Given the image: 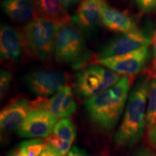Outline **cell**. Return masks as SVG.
I'll list each match as a JSON object with an SVG mask.
<instances>
[{
    "label": "cell",
    "instance_id": "obj_1",
    "mask_svg": "<svg viewBox=\"0 0 156 156\" xmlns=\"http://www.w3.org/2000/svg\"><path fill=\"white\" fill-rule=\"evenodd\" d=\"M151 78L146 71L129 95L125 112L114 136V142L118 147H133L144 135L147 126V102Z\"/></svg>",
    "mask_w": 156,
    "mask_h": 156
},
{
    "label": "cell",
    "instance_id": "obj_2",
    "mask_svg": "<svg viewBox=\"0 0 156 156\" xmlns=\"http://www.w3.org/2000/svg\"><path fill=\"white\" fill-rule=\"evenodd\" d=\"M132 78L122 76L117 83L100 94L90 98L84 103L89 119L103 132H111L122 116Z\"/></svg>",
    "mask_w": 156,
    "mask_h": 156
},
{
    "label": "cell",
    "instance_id": "obj_3",
    "mask_svg": "<svg viewBox=\"0 0 156 156\" xmlns=\"http://www.w3.org/2000/svg\"><path fill=\"white\" fill-rule=\"evenodd\" d=\"M54 56L58 63L69 64L75 69H81L91 58L84 34L73 23L62 25L55 40Z\"/></svg>",
    "mask_w": 156,
    "mask_h": 156
},
{
    "label": "cell",
    "instance_id": "obj_4",
    "mask_svg": "<svg viewBox=\"0 0 156 156\" xmlns=\"http://www.w3.org/2000/svg\"><path fill=\"white\" fill-rule=\"evenodd\" d=\"M60 25L43 18L27 23L22 30L27 51L37 59L48 60L54 54L55 40Z\"/></svg>",
    "mask_w": 156,
    "mask_h": 156
},
{
    "label": "cell",
    "instance_id": "obj_5",
    "mask_svg": "<svg viewBox=\"0 0 156 156\" xmlns=\"http://www.w3.org/2000/svg\"><path fill=\"white\" fill-rule=\"evenodd\" d=\"M58 120L48 111L47 99L38 97L30 102V110L17 133L26 139H44L53 134Z\"/></svg>",
    "mask_w": 156,
    "mask_h": 156
},
{
    "label": "cell",
    "instance_id": "obj_6",
    "mask_svg": "<svg viewBox=\"0 0 156 156\" xmlns=\"http://www.w3.org/2000/svg\"><path fill=\"white\" fill-rule=\"evenodd\" d=\"M121 77L119 74L100 64L90 65L78 72L75 90L80 97L87 99L110 88Z\"/></svg>",
    "mask_w": 156,
    "mask_h": 156
},
{
    "label": "cell",
    "instance_id": "obj_7",
    "mask_svg": "<svg viewBox=\"0 0 156 156\" xmlns=\"http://www.w3.org/2000/svg\"><path fill=\"white\" fill-rule=\"evenodd\" d=\"M150 57L151 51L147 46L122 55L97 58L96 62L120 75L132 78L145 69Z\"/></svg>",
    "mask_w": 156,
    "mask_h": 156
},
{
    "label": "cell",
    "instance_id": "obj_8",
    "mask_svg": "<svg viewBox=\"0 0 156 156\" xmlns=\"http://www.w3.org/2000/svg\"><path fill=\"white\" fill-rule=\"evenodd\" d=\"M107 5L106 0H82L71 22L87 38H94L102 24L103 12Z\"/></svg>",
    "mask_w": 156,
    "mask_h": 156
},
{
    "label": "cell",
    "instance_id": "obj_9",
    "mask_svg": "<svg viewBox=\"0 0 156 156\" xmlns=\"http://www.w3.org/2000/svg\"><path fill=\"white\" fill-rule=\"evenodd\" d=\"M29 90L38 97L54 95L65 84V75L61 72L48 69H38L30 72L24 77Z\"/></svg>",
    "mask_w": 156,
    "mask_h": 156
},
{
    "label": "cell",
    "instance_id": "obj_10",
    "mask_svg": "<svg viewBox=\"0 0 156 156\" xmlns=\"http://www.w3.org/2000/svg\"><path fill=\"white\" fill-rule=\"evenodd\" d=\"M151 38L139 29L115 37L101 48L98 58L110 57L129 53L149 46Z\"/></svg>",
    "mask_w": 156,
    "mask_h": 156
},
{
    "label": "cell",
    "instance_id": "obj_11",
    "mask_svg": "<svg viewBox=\"0 0 156 156\" xmlns=\"http://www.w3.org/2000/svg\"><path fill=\"white\" fill-rule=\"evenodd\" d=\"M27 51L22 31L7 24H2L0 32V56L2 62L17 63Z\"/></svg>",
    "mask_w": 156,
    "mask_h": 156
},
{
    "label": "cell",
    "instance_id": "obj_12",
    "mask_svg": "<svg viewBox=\"0 0 156 156\" xmlns=\"http://www.w3.org/2000/svg\"><path fill=\"white\" fill-rule=\"evenodd\" d=\"M30 110V102L25 98H16L2 109L0 128L2 133H10L22 125Z\"/></svg>",
    "mask_w": 156,
    "mask_h": 156
},
{
    "label": "cell",
    "instance_id": "obj_13",
    "mask_svg": "<svg viewBox=\"0 0 156 156\" xmlns=\"http://www.w3.org/2000/svg\"><path fill=\"white\" fill-rule=\"evenodd\" d=\"M102 25L107 30L119 34H126L137 29L127 12L119 10L108 5L103 12Z\"/></svg>",
    "mask_w": 156,
    "mask_h": 156
},
{
    "label": "cell",
    "instance_id": "obj_14",
    "mask_svg": "<svg viewBox=\"0 0 156 156\" xmlns=\"http://www.w3.org/2000/svg\"><path fill=\"white\" fill-rule=\"evenodd\" d=\"M47 107L48 111L58 119L73 115L77 109V105L71 87L64 85L50 99H47Z\"/></svg>",
    "mask_w": 156,
    "mask_h": 156
},
{
    "label": "cell",
    "instance_id": "obj_15",
    "mask_svg": "<svg viewBox=\"0 0 156 156\" xmlns=\"http://www.w3.org/2000/svg\"><path fill=\"white\" fill-rule=\"evenodd\" d=\"M36 17L52 21L60 26L70 22L71 17L61 0H34Z\"/></svg>",
    "mask_w": 156,
    "mask_h": 156
},
{
    "label": "cell",
    "instance_id": "obj_16",
    "mask_svg": "<svg viewBox=\"0 0 156 156\" xmlns=\"http://www.w3.org/2000/svg\"><path fill=\"white\" fill-rule=\"evenodd\" d=\"M4 12L17 23H25L36 17L34 0H7L2 2Z\"/></svg>",
    "mask_w": 156,
    "mask_h": 156
},
{
    "label": "cell",
    "instance_id": "obj_17",
    "mask_svg": "<svg viewBox=\"0 0 156 156\" xmlns=\"http://www.w3.org/2000/svg\"><path fill=\"white\" fill-rule=\"evenodd\" d=\"M44 147V140L29 139L17 144L9 152L7 156H40Z\"/></svg>",
    "mask_w": 156,
    "mask_h": 156
},
{
    "label": "cell",
    "instance_id": "obj_18",
    "mask_svg": "<svg viewBox=\"0 0 156 156\" xmlns=\"http://www.w3.org/2000/svg\"><path fill=\"white\" fill-rule=\"evenodd\" d=\"M53 134L60 139L73 143L77 136V130L73 121L69 118H64L56 123Z\"/></svg>",
    "mask_w": 156,
    "mask_h": 156
},
{
    "label": "cell",
    "instance_id": "obj_19",
    "mask_svg": "<svg viewBox=\"0 0 156 156\" xmlns=\"http://www.w3.org/2000/svg\"><path fill=\"white\" fill-rule=\"evenodd\" d=\"M146 119L148 129L156 123V77L151 78L150 81Z\"/></svg>",
    "mask_w": 156,
    "mask_h": 156
},
{
    "label": "cell",
    "instance_id": "obj_20",
    "mask_svg": "<svg viewBox=\"0 0 156 156\" xmlns=\"http://www.w3.org/2000/svg\"><path fill=\"white\" fill-rule=\"evenodd\" d=\"M44 142L46 145L50 146L60 156H67L73 145L72 142L60 139L54 134L45 138Z\"/></svg>",
    "mask_w": 156,
    "mask_h": 156
},
{
    "label": "cell",
    "instance_id": "obj_21",
    "mask_svg": "<svg viewBox=\"0 0 156 156\" xmlns=\"http://www.w3.org/2000/svg\"><path fill=\"white\" fill-rule=\"evenodd\" d=\"M12 83V73L9 70H2L0 73V98L3 100L7 96Z\"/></svg>",
    "mask_w": 156,
    "mask_h": 156
},
{
    "label": "cell",
    "instance_id": "obj_22",
    "mask_svg": "<svg viewBox=\"0 0 156 156\" xmlns=\"http://www.w3.org/2000/svg\"><path fill=\"white\" fill-rule=\"evenodd\" d=\"M140 10L150 13L156 9V0H136Z\"/></svg>",
    "mask_w": 156,
    "mask_h": 156
},
{
    "label": "cell",
    "instance_id": "obj_23",
    "mask_svg": "<svg viewBox=\"0 0 156 156\" xmlns=\"http://www.w3.org/2000/svg\"><path fill=\"white\" fill-rule=\"evenodd\" d=\"M151 44L153 46V63L151 67L147 70L148 73L151 75L152 78L156 77V29L154 30L153 36L151 37Z\"/></svg>",
    "mask_w": 156,
    "mask_h": 156
},
{
    "label": "cell",
    "instance_id": "obj_24",
    "mask_svg": "<svg viewBox=\"0 0 156 156\" xmlns=\"http://www.w3.org/2000/svg\"><path fill=\"white\" fill-rule=\"evenodd\" d=\"M147 138L150 145L156 151V123L148 129Z\"/></svg>",
    "mask_w": 156,
    "mask_h": 156
},
{
    "label": "cell",
    "instance_id": "obj_25",
    "mask_svg": "<svg viewBox=\"0 0 156 156\" xmlns=\"http://www.w3.org/2000/svg\"><path fill=\"white\" fill-rule=\"evenodd\" d=\"M133 156H155V154L151 148L142 147L136 151Z\"/></svg>",
    "mask_w": 156,
    "mask_h": 156
},
{
    "label": "cell",
    "instance_id": "obj_26",
    "mask_svg": "<svg viewBox=\"0 0 156 156\" xmlns=\"http://www.w3.org/2000/svg\"><path fill=\"white\" fill-rule=\"evenodd\" d=\"M67 156H90L86 152L84 151L83 150L80 149L77 146H73L72 147L69 153Z\"/></svg>",
    "mask_w": 156,
    "mask_h": 156
},
{
    "label": "cell",
    "instance_id": "obj_27",
    "mask_svg": "<svg viewBox=\"0 0 156 156\" xmlns=\"http://www.w3.org/2000/svg\"><path fill=\"white\" fill-rule=\"evenodd\" d=\"M61 1L63 4L64 8L68 11L77 5L78 3H80L82 0H61Z\"/></svg>",
    "mask_w": 156,
    "mask_h": 156
},
{
    "label": "cell",
    "instance_id": "obj_28",
    "mask_svg": "<svg viewBox=\"0 0 156 156\" xmlns=\"http://www.w3.org/2000/svg\"><path fill=\"white\" fill-rule=\"evenodd\" d=\"M40 156H60L54 150L52 149L50 146L45 144V147L42 151Z\"/></svg>",
    "mask_w": 156,
    "mask_h": 156
},
{
    "label": "cell",
    "instance_id": "obj_29",
    "mask_svg": "<svg viewBox=\"0 0 156 156\" xmlns=\"http://www.w3.org/2000/svg\"><path fill=\"white\" fill-rule=\"evenodd\" d=\"M3 1H7V0H3Z\"/></svg>",
    "mask_w": 156,
    "mask_h": 156
}]
</instances>
